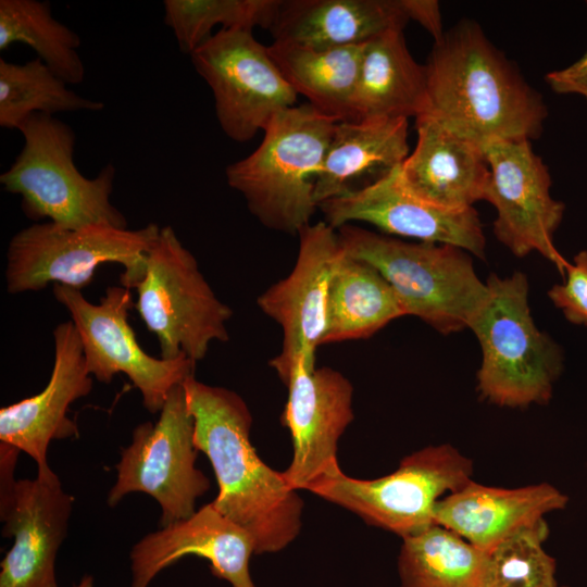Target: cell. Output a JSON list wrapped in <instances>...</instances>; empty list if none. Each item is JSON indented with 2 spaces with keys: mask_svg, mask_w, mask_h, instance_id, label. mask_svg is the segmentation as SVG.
<instances>
[{
  "mask_svg": "<svg viewBox=\"0 0 587 587\" xmlns=\"http://www.w3.org/2000/svg\"><path fill=\"white\" fill-rule=\"evenodd\" d=\"M197 457L193 419L179 384L170 391L157 423L137 425L130 445L122 449L108 504L114 507L130 492H143L161 508L160 527L188 519L196 512L197 499L211 486L195 465Z\"/></svg>",
  "mask_w": 587,
  "mask_h": 587,
  "instance_id": "30bf717a",
  "label": "cell"
},
{
  "mask_svg": "<svg viewBox=\"0 0 587 587\" xmlns=\"http://www.w3.org/2000/svg\"><path fill=\"white\" fill-rule=\"evenodd\" d=\"M297 235L292 271L257 300L283 330L282 350L270 361L282 380L299 358L315 362L326 330L330 283L345 255L336 229L324 221L305 225Z\"/></svg>",
  "mask_w": 587,
  "mask_h": 587,
  "instance_id": "5bb4252c",
  "label": "cell"
},
{
  "mask_svg": "<svg viewBox=\"0 0 587 587\" xmlns=\"http://www.w3.org/2000/svg\"><path fill=\"white\" fill-rule=\"evenodd\" d=\"M183 387L193 419V445L209 459L218 485L211 502L248 532L255 554L277 552L299 535L303 501L282 472L258 455L250 440L252 416L243 399L193 375Z\"/></svg>",
  "mask_w": 587,
  "mask_h": 587,
  "instance_id": "7a4b0ae2",
  "label": "cell"
},
{
  "mask_svg": "<svg viewBox=\"0 0 587 587\" xmlns=\"http://www.w3.org/2000/svg\"><path fill=\"white\" fill-rule=\"evenodd\" d=\"M410 20L420 23L434 38L439 40L442 35V22L439 4L435 0H403Z\"/></svg>",
  "mask_w": 587,
  "mask_h": 587,
  "instance_id": "836d02e7",
  "label": "cell"
},
{
  "mask_svg": "<svg viewBox=\"0 0 587 587\" xmlns=\"http://www.w3.org/2000/svg\"><path fill=\"white\" fill-rule=\"evenodd\" d=\"M337 121L309 103L276 114L259 147L229 164L226 179L260 223L298 234L316 211L314 186Z\"/></svg>",
  "mask_w": 587,
  "mask_h": 587,
  "instance_id": "3957f363",
  "label": "cell"
},
{
  "mask_svg": "<svg viewBox=\"0 0 587 587\" xmlns=\"http://www.w3.org/2000/svg\"><path fill=\"white\" fill-rule=\"evenodd\" d=\"M415 120L416 146L399 167L404 187L447 210H466L484 200L489 177L484 148L430 116Z\"/></svg>",
  "mask_w": 587,
  "mask_h": 587,
  "instance_id": "44dd1931",
  "label": "cell"
},
{
  "mask_svg": "<svg viewBox=\"0 0 587 587\" xmlns=\"http://www.w3.org/2000/svg\"><path fill=\"white\" fill-rule=\"evenodd\" d=\"M288 398L282 424L289 429L294 454L282 472L287 485L305 490L314 480L341 471L338 441L353 421V387L338 371L315 367L299 358L282 380Z\"/></svg>",
  "mask_w": 587,
  "mask_h": 587,
  "instance_id": "9a60e30c",
  "label": "cell"
},
{
  "mask_svg": "<svg viewBox=\"0 0 587 587\" xmlns=\"http://www.w3.org/2000/svg\"><path fill=\"white\" fill-rule=\"evenodd\" d=\"M18 130L23 148L0 183L21 196L29 218L70 229L96 224L126 228L125 216L111 202L115 167L108 164L96 177L84 176L75 165L76 136L70 125L36 113Z\"/></svg>",
  "mask_w": 587,
  "mask_h": 587,
  "instance_id": "5b68a950",
  "label": "cell"
},
{
  "mask_svg": "<svg viewBox=\"0 0 587 587\" xmlns=\"http://www.w3.org/2000/svg\"><path fill=\"white\" fill-rule=\"evenodd\" d=\"M135 309L160 345L162 359L202 360L212 341H227L232 309L214 294L172 226L160 228L146 253Z\"/></svg>",
  "mask_w": 587,
  "mask_h": 587,
  "instance_id": "ba28073f",
  "label": "cell"
},
{
  "mask_svg": "<svg viewBox=\"0 0 587 587\" xmlns=\"http://www.w3.org/2000/svg\"><path fill=\"white\" fill-rule=\"evenodd\" d=\"M53 296L71 314L88 373L104 384L115 374H125L150 413L160 412L170 391L193 375L196 363L191 360L154 358L140 347L128 323V313L135 308L129 288L108 287L99 304L89 302L80 290L60 284L53 285Z\"/></svg>",
  "mask_w": 587,
  "mask_h": 587,
  "instance_id": "8fae6325",
  "label": "cell"
},
{
  "mask_svg": "<svg viewBox=\"0 0 587 587\" xmlns=\"http://www.w3.org/2000/svg\"><path fill=\"white\" fill-rule=\"evenodd\" d=\"M489 553L433 524L402 538L401 587H487Z\"/></svg>",
  "mask_w": 587,
  "mask_h": 587,
  "instance_id": "4316f807",
  "label": "cell"
},
{
  "mask_svg": "<svg viewBox=\"0 0 587 587\" xmlns=\"http://www.w3.org/2000/svg\"><path fill=\"white\" fill-rule=\"evenodd\" d=\"M550 88L562 95H578L587 101V50L571 65L546 75Z\"/></svg>",
  "mask_w": 587,
  "mask_h": 587,
  "instance_id": "d6a6232c",
  "label": "cell"
},
{
  "mask_svg": "<svg viewBox=\"0 0 587 587\" xmlns=\"http://www.w3.org/2000/svg\"><path fill=\"white\" fill-rule=\"evenodd\" d=\"M337 234L346 254L383 275L405 315L420 317L441 334L470 327L486 303L487 284L461 248L407 242L351 224Z\"/></svg>",
  "mask_w": 587,
  "mask_h": 587,
  "instance_id": "277c9868",
  "label": "cell"
},
{
  "mask_svg": "<svg viewBox=\"0 0 587 587\" xmlns=\"http://www.w3.org/2000/svg\"><path fill=\"white\" fill-rule=\"evenodd\" d=\"M39 58L26 63L0 59V126L20 129L33 114L101 111L104 103L80 97Z\"/></svg>",
  "mask_w": 587,
  "mask_h": 587,
  "instance_id": "f1b7e54d",
  "label": "cell"
},
{
  "mask_svg": "<svg viewBox=\"0 0 587 587\" xmlns=\"http://www.w3.org/2000/svg\"><path fill=\"white\" fill-rule=\"evenodd\" d=\"M74 587H93V578L91 575H85L80 582Z\"/></svg>",
  "mask_w": 587,
  "mask_h": 587,
  "instance_id": "e575fe53",
  "label": "cell"
},
{
  "mask_svg": "<svg viewBox=\"0 0 587 587\" xmlns=\"http://www.w3.org/2000/svg\"><path fill=\"white\" fill-rule=\"evenodd\" d=\"M54 361L50 379L39 394L0 409V442L28 454L37 472L50 470L47 452L53 439L77 437L67 411L92 389L84 350L72 321L53 329Z\"/></svg>",
  "mask_w": 587,
  "mask_h": 587,
  "instance_id": "ac0fdd59",
  "label": "cell"
},
{
  "mask_svg": "<svg viewBox=\"0 0 587 587\" xmlns=\"http://www.w3.org/2000/svg\"><path fill=\"white\" fill-rule=\"evenodd\" d=\"M253 553L251 535L210 502L188 519L146 535L133 547L132 587H148L162 570L189 554L207 559L211 573L232 587H255L249 570Z\"/></svg>",
  "mask_w": 587,
  "mask_h": 587,
  "instance_id": "d6986e66",
  "label": "cell"
},
{
  "mask_svg": "<svg viewBox=\"0 0 587 587\" xmlns=\"http://www.w3.org/2000/svg\"><path fill=\"white\" fill-rule=\"evenodd\" d=\"M484 151L489 166L484 200L497 212L495 236L516 257L538 252L564 274L569 261L557 250L553 236L565 205L552 198L549 170L530 140H494Z\"/></svg>",
  "mask_w": 587,
  "mask_h": 587,
  "instance_id": "4fadbf2b",
  "label": "cell"
},
{
  "mask_svg": "<svg viewBox=\"0 0 587 587\" xmlns=\"http://www.w3.org/2000/svg\"><path fill=\"white\" fill-rule=\"evenodd\" d=\"M486 284L488 298L469 327L483 352L478 391L501 407L548 402L563 367V353L534 323L526 276L491 274Z\"/></svg>",
  "mask_w": 587,
  "mask_h": 587,
  "instance_id": "8992f818",
  "label": "cell"
},
{
  "mask_svg": "<svg viewBox=\"0 0 587 587\" xmlns=\"http://www.w3.org/2000/svg\"><path fill=\"white\" fill-rule=\"evenodd\" d=\"M280 0H165L164 23L172 29L179 50L191 54L216 26L221 29H271Z\"/></svg>",
  "mask_w": 587,
  "mask_h": 587,
  "instance_id": "f546056e",
  "label": "cell"
},
{
  "mask_svg": "<svg viewBox=\"0 0 587 587\" xmlns=\"http://www.w3.org/2000/svg\"><path fill=\"white\" fill-rule=\"evenodd\" d=\"M422 115L484 148L494 140L536 139L548 110L541 95L473 21L434 41L425 64Z\"/></svg>",
  "mask_w": 587,
  "mask_h": 587,
  "instance_id": "6da1fadb",
  "label": "cell"
},
{
  "mask_svg": "<svg viewBox=\"0 0 587 587\" xmlns=\"http://www.w3.org/2000/svg\"><path fill=\"white\" fill-rule=\"evenodd\" d=\"M160 228L155 223L139 229L102 224L70 229L52 222L34 223L9 242L7 290L13 295L38 291L50 283L80 290L103 263L123 265L121 285L135 288L143 277L146 253Z\"/></svg>",
  "mask_w": 587,
  "mask_h": 587,
  "instance_id": "52a82bcc",
  "label": "cell"
},
{
  "mask_svg": "<svg viewBox=\"0 0 587 587\" xmlns=\"http://www.w3.org/2000/svg\"><path fill=\"white\" fill-rule=\"evenodd\" d=\"M403 315L399 299L383 275L345 252L330 283L321 346L369 338Z\"/></svg>",
  "mask_w": 587,
  "mask_h": 587,
  "instance_id": "484cf974",
  "label": "cell"
},
{
  "mask_svg": "<svg viewBox=\"0 0 587 587\" xmlns=\"http://www.w3.org/2000/svg\"><path fill=\"white\" fill-rule=\"evenodd\" d=\"M410 21L403 0H280L274 41L330 49L362 45Z\"/></svg>",
  "mask_w": 587,
  "mask_h": 587,
  "instance_id": "7402d4cb",
  "label": "cell"
},
{
  "mask_svg": "<svg viewBox=\"0 0 587 587\" xmlns=\"http://www.w3.org/2000/svg\"><path fill=\"white\" fill-rule=\"evenodd\" d=\"M399 167L361 189L320 203L324 222L335 229L366 222L390 235L455 246L485 259L486 239L477 211L447 210L426 202L404 187Z\"/></svg>",
  "mask_w": 587,
  "mask_h": 587,
  "instance_id": "2e32d148",
  "label": "cell"
},
{
  "mask_svg": "<svg viewBox=\"0 0 587 587\" xmlns=\"http://www.w3.org/2000/svg\"><path fill=\"white\" fill-rule=\"evenodd\" d=\"M566 503L567 497L550 484L508 489L472 479L436 503L434 523L489 553L503 540L545 521L547 513L564 509Z\"/></svg>",
  "mask_w": 587,
  "mask_h": 587,
  "instance_id": "ffe728a7",
  "label": "cell"
},
{
  "mask_svg": "<svg viewBox=\"0 0 587 587\" xmlns=\"http://www.w3.org/2000/svg\"><path fill=\"white\" fill-rule=\"evenodd\" d=\"M16 42L34 49L37 58L66 84L84 80L80 37L52 16L48 1H0V50Z\"/></svg>",
  "mask_w": 587,
  "mask_h": 587,
  "instance_id": "83f0119b",
  "label": "cell"
},
{
  "mask_svg": "<svg viewBox=\"0 0 587 587\" xmlns=\"http://www.w3.org/2000/svg\"><path fill=\"white\" fill-rule=\"evenodd\" d=\"M408 128L403 117L337 122L315 179L317 208L400 166L409 155Z\"/></svg>",
  "mask_w": 587,
  "mask_h": 587,
  "instance_id": "603a6c76",
  "label": "cell"
},
{
  "mask_svg": "<svg viewBox=\"0 0 587 587\" xmlns=\"http://www.w3.org/2000/svg\"><path fill=\"white\" fill-rule=\"evenodd\" d=\"M562 284H555L548 297L567 321L587 325V251H579L567 264Z\"/></svg>",
  "mask_w": 587,
  "mask_h": 587,
  "instance_id": "1f68e13d",
  "label": "cell"
},
{
  "mask_svg": "<svg viewBox=\"0 0 587 587\" xmlns=\"http://www.w3.org/2000/svg\"><path fill=\"white\" fill-rule=\"evenodd\" d=\"M190 58L212 91L220 127L236 142L252 139L296 103L297 92L252 30L220 29Z\"/></svg>",
  "mask_w": 587,
  "mask_h": 587,
  "instance_id": "7c38bea8",
  "label": "cell"
},
{
  "mask_svg": "<svg viewBox=\"0 0 587 587\" xmlns=\"http://www.w3.org/2000/svg\"><path fill=\"white\" fill-rule=\"evenodd\" d=\"M426 105V67L411 55L402 30H388L364 42L351 121L416 118Z\"/></svg>",
  "mask_w": 587,
  "mask_h": 587,
  "instance_id": "cb8c5ba5",
  "label": "cell"
},
{
  "mask_svg": "<svg viewBox=\"0 0 587 587\" xmlns=\"http://www.w3.org/2000/svg\"><path fill=\"white\" fill-rule=\"evenodd\" d=\"M362 45L315 49L273 41L267 51L291 88L337 122L351 121Z\"/></svg>",
  "mask_w": 587,
  "mask_h": 587,
  "instance_id": "d4e9b609",
  "label": "cell"
},
{
  "mask_svg": "<svg viewBox=\"0 0 587 587\" xmlns=\"http://www.w3.org/2000/svg\"><path fill=\"white\" fill-rule=\"evenodd\" d=\"M472 474V461L446 444L411 453L389 475L357 479L340 471L305 490L404 538L435 524L436 503L470 483Z\"/></svg>",
  "mask_w": 587,
  "mask_h": 587,
  "instance_id": "9c48e42d",
  "label": "cell"
},
{
  "mask_svg": "<svg viewBox=\"0 0 587 587\" xmlns=\"http://www.w3.org/2000/svg\"><path fill=\"white\" fill-rule=\"evenodd\" d=\"M545 521L503 540L489 552L487 587H559L555 561L542 548Z\"/></svg>",
  "mask_w": 587,
  "mask_h": 587,
  "instance_id": "4dcf8cb0",
  "label": "cell"
},
{
  "mask_svg": "<svg viewBox=\"0 0 587 587\" xmlns=\"http://www.w3.org/2000/svg\"><path fill=\"white\" fill-rule=\"evenodd\" d=\"M73 503L51 469L0 496L1 534L14 540L0 563V587H58L55 559Z\"/></svg>",
  "mask_w": 587,
  "mask_h": 587,
  "instance_id": "e0dca14e",
  "label": "cell"
}]
</instances>
